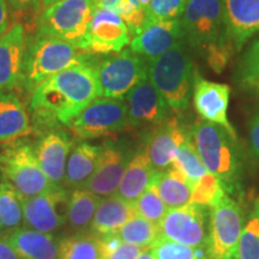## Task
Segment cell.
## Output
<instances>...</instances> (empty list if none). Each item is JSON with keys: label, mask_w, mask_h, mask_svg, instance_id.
I'll return each instance as SVG.
<instances>
[{"label": "cell", "mask_w": 259, "mask_h": 259, "mask_svg": "<svg viewBox=\"0 0 259 259\" xmlns=\"http://www.w3.org/2000/svg\"><path fill=\"white\" fill-rule=\"evenodd\" d=\"M97 97L100 89L95 63L61 71L32 90V132L46 135L67 125Z\"/></svg>", "instance_id": "cell-1"}, {"label": "cell", "mask_w": 259, "mask_h": 259, "mask_svg": "<svg viewBox=\"0 0 259 259\" xmlns=\"http://www.w3.org/2000/svg\"><path fill=\"white\" fill-rule=\"evenodd\" d=\"M179 19L191 50L205 53L213 71H223L234 52L226 37L225 0H186Z\"/></svg>", "instance_id": "cell-2"}, {"label": "cell", "mask_w": 259, "mask_h": 259, "mask_svg": "<svg viewBox=\"0 0 259 259\" xmlns=\"http://www.w3.org/2000/svg\"><path fill=\"white\" fill-rule=\"evenodd\" d=\"M190 136L204 166L219 178L226 193L240 196L242 157L236 138L222 126L203 119L194 122Z\"/></svg>", "instance_id": "cell-3"}, {"label": "cell", "mask_w": 259, "mask_h": 259, "mask_svg": "<svg viewBox=\"0 0 259 259\" xmlns=\"http://www.w3.org/2000/svg\"><path fill=\"white\" fill-rule=\"evenodd\" d=\"M197 73L185 38L161 54L148 60V78L176 113L186 111Z\"/></svg>", "instance_id": "cell-4"}, {"label": "cell", "mask_w": 259, "mask_h": 259, "mask_svg": "<svg viewBox=\"0 0 259 259\" xmlns=\"http://www.w3.org/2000/svg\"><path fill=\"white\" fill-rule=\"evenodd\" d=\"M70 42L37 36L25 48L21 80L24 88L32 92L38 84L74 65L93 63L95 54L78 52Z\"/></svg>", "instance_id": "cell-5"}, {"label": "cell", "mask_w": 259, "mask_h": 259, "mask_svg": "<svg viewBox=\"0 0 259 259\" xmlns=\"http://www.w3.org/2000/svg\"><path fill=\"white\" fill-rule=\"evenodd\" d=\"M0 176L11 183L23 198L57 187L42 170L35 148L22 139L9 142L0 150Z\"/></svg>", "instance_id": "cell-6"}, {"label": "cell", "mask_w": 259, "mask_h": 259, "mask_svg": "<svg viewBox=\"0 0 259 259\" xmlns=\"http://www.w3.org/2000/svg\"><path fill=\"white\" fill-rule=\"evenodd\" d=\"M96 0H59L46 6L36 22L37 36L70 42L78 48L89 30Z\"/></svg>", "instance_id": "cell-7"}, {"label": "cell", "mask_w": 259, "mask_h": 259, "mask_svg": "<svg viewBox=\"0 0 259 259\" xmlns=\"http://www.w3.org/2000/svg\"><path fill=\"white\" fill-rule=\"evenodd\" d=\"M66 126L80 139L107 137L132 130L127 103L111 97H97Z\"/></svg>", "instance_id": "cell-8"}, {"label": "cell", "mask_w": 259, "mask_h": 259, "mask_svg": "<svg viewBox=\"0 0 259 259\" xmlns=\"http://www.w3.org/2000/svg\"><path fill=\"white\" fill-rule=\"evenodd\" d=\"M95 69L100 97L124 100L136 84L148 77V59L127 48L100 59Z\"/></svg>", "instance_id": "cell-9"}, {"label": "cell", "mask_w": 259, "mask_h": 259, "mask_svg": "<svg viewBox=\"0 0 259 259\" xmlns=\"http://www.w3.org/2000/svg\"><path fill=\"white\" fill-rule=\"evenodd\" d=\"M241 232L240 206L226 194L210 215V234L205 242L209 259H235Z\"/></svg>", "instance_id": "cell-10"}, {"label": "cell", "mask_w": 259, "mask_h": 259, "mask_svg": "<svg viewBox=\"0 0 259 259\" xmlns=\"http://www.w3.org/2000/svg\"><path fill=\"white\" fill-rule=\"evenodd\" d=\"M130 42L131 35L124 19L111 10L97 8L78 50L95 56H108L121 52Z\"/></svg>", "instance_id": "cell-11"}, {"label": "cell", "mask_w": 259, "mask_h": 259, "mask_svg": "<svg viewBox=\"0 0 259 259\" xmlns=\"http://www.w3.org/2000/svg\"><path fill=\"white\" fill-rule=\"evenodd\" d=\"M70 193L64 186H57L46 193L23 198V223L25 228L52 233L67 221Z\"/></svg>", "instance_id": "cell-12"}, {"label": "cell", "mask_w": 259, "mask_h": 259, "mask_svg": "<svg viewBox=\"0 0 259 259\" xmlns=\"http://www.w3.org/2000/svg\"><path fill=\"white\" fill-rule=\"evenodd\" d=\"M161 238L189 247H199L208 240L205 233V212L194 203L176 209H168L158 223Z\"/></svg>", "instance_id": "cell-13"}, {"label": "cell", "mask_w": 259, "mask_h": 259, "mask_svg": "<svg viewBox=\"0 0 259 259\" xmlns=\"http://www.w3.org/2000/svg\"><path fill=\"white\" fill-rule=\"evenodd\" d=\"M134 155L130 154L125 145L107 142L102 145V151L95 171L82 189L97 196L109 197L118 191L121 178Z\"/></svg>", "instance_id": "cell-14"}, {"label": "cell", "mask_w": 259, "mask_h": 259, "mask_svg": "<svg viewBox=\"0 0 259 259\" xmlns=\"http://www.w3.org/2000/svg\"><path fill=\"white\" fill-rule=\"evenodd\" d=\"M125 97L132 128L155 127L169 118L171 109L148 77L136 84Z\"/></svg>", "instance_id": "cell-15"}, {"label": "cell", "mask_w": 259, "mask_h": 259, "mask_svg": "<svg viewBox=\"0 0 259 259\" xmlns=\"http://www.w3.org/2000/svg\"><path fill=\"white\" fill-rule=\"evenodd\" d=\"M177 116H169L162 124L155 126L153 132L147 138L143 150L151 167L156 171H162L176 160L179 149L189 137Z\"/></svg>", "instance_id": "cell-16"}, {"label": "cell", "mask_w": 259, "mask_h": 259, "mask_svg": "<svg viewBox=\"0 0 259 259\" xmlns=\"http://www.w3.org/2000/svg\"><path fill=\"white\" fill-rule=\"evenodd\" d=\"M231 88L227 84L210 82L197 74L193 84L194 108L203 120L225 127L236 138L235 130L228 120Z\"/></svg>", "instance_id": "cell-17"}, {"label": "cell", "mask_w": 259, "mask_h": 259, "mask_svg": "<svg viewBox=\"0 0 259 259\" xmlns=\"http://www.w3.org/2000/svg\"><path fill=\"white\" fill-rule=\"evenodd\" d=\"M181 40H184V32L179 18L148 22L143 29L132 37L130 47L135 53L151 60L166 53Z\"/></svg>", "instance_id": "cell-18"}, {"label": "cell", "mask_w": 259, "mask_h": 259, "mask_svg": "<svg viewBox=\"0 0 259 259\" xmlns=\"http://www.w3.org/2000/svg\"><path fill=\"white\" fill-rule=\"evenodd\" d=\"M226 37L240 51L259 32V0H225Z\"/></svg>", "instance_id": "cell-19"}, {"label": "cell", "mask_w": 259, "mask_h": 259, "mask_svg": "<svg viewBox=\"0 0 259 259\" xmlns=\"http://www.w3.org/2000/svg\"><path fill=\"white\" fill-rule=\"evenodd\" d=\"M72 147L71 135L58 128L42 136L35 148L42 170L54 185L64 186L65 168Z\"/></svg>", "instance_id": "cell-20"}, {"label": "cell", "mask_w": 259, "mask_h": 259, "mask_svg": "<svg viewBox=\"0 0 259 259\" xmlns=\"http://www.w3.org/2000/svg\"><path fill=\"white\" fill-rule=\"evenodd\" d=\"M25 48V31L21 23H15L0 36V92H10L19 84Z\"/></svg>", "instance_id": "cell-21"}, {"label": "cell", "mask_w": 259, "mask_h": 259, "mask_svg": "<svg viewBox=\"0 0 259 259\" xmlns=\"http://www.w3.org/2000/svg\"><path fill=\"white\" fill-rule=\"evenodd\" d=\"M136 213L135 205L118 194L100 200L90 225V233L96 236L115 234Z\"/></svg>", "instance_id": "cell-22"}, {"label": "cell", "mask_w": 259, "mask_h": 259, "mask_svg": "<svg viewBox=\"0 0 259 259\" xmlns=\"http://www.w3.org/2000/svg\"><path fill=\"white\" fill-rule=\"evenodd\" d=\"M31 134L32 126L21 99L11 92H0V143L17 141Z\"/></svg>", "instance_id": "cell-23"}, {"label": "cell", "mask_w": 259, "mask_h": 259, "mask_svg": "<svg viewBox=\"0 0 259 259\" xmlns=\"http://www.w3.org/2000/svg\"><path fill=\"white\" fill-rule=\"evenodd\" d=\"M102 145L79 142L71 149L65 168L64 187L82 189L90 179L99 162Z\"/></svg>", "instance_id": "cell-24"}, {"label": "cell", "mask_w": 259, "mask_h": 259, "mask_svg": "<svg viewBox=\"0 0 259 259\" xmlns=\"http://www.w3.org/2000/svg\"><path fill=\"white\" fill-rule=\"evenodd\" d=\"M4 238L23 259H58L59 245L50 233L17 228Z\"/></svg>", "instance_id": "cell-25"}, {"label": "cell", "mask_w": 259, "mask_h": 259, "mask_svg": "<svg viewBox=\"0 0 259 259\" xmlns=\"http://www.w3.org/2000/svg\"><path fill=\"white\" fill-rule=\"evenodd\" d=\"M155 174L156 170L151 167L143 147H141L130 160L116 194L134 204L138 197L151 185Z\"/></svg>", "instance_id": "cell-26"}, {"label": "cell", "mask_w": 259, "mask_h": 259, "mask_svg": "<svg viewBox=\"0 0 259 259\" xmlns=\"http://www.w3.org/2000/svg\"><path fill=\"white\" fill-rule=\"evenodd\" d=\"M153 184L168 209L180 208L191 203L192 186L185 176L171 164L167 169L156 171Z\"/></svg>", "instance_id": "cell-27"}, {"label": "cell", "mask_w": 259, "mask_h": 259, "mask_svg": "<svg viewBox=\"0 0 259 259\" xmlns=\"http://www.w3.org/2000/svg\"><path fill=\"white\" fill-rule=\"evenodd\" d=\"M23 197L16 187L0 178V231L8 235L23 223Z\"/></svg>", "instance_id": "cell-28"}, {"label": "cell", "mask_w": 259, "mask_h": 259, "mask_svg": "<svg viewBox=\"0 0 259 259\" xmlns=\"http://www.w3.org/2000/svg\"><path fill=\"white\" fill-rule=\"evenodd\" d=\"M100 200V196L88 190L73 189L70 193L67 210V223L71 228L82 231L92 225Z\"/></svg>", "instance_id": "cell-29"}, {"label": "cell", "mask_w": 259, "mask_h": 259, "mask_svg": "<svg viewBox=\"0 0 259 259\" xmlns=\"http://www.w3.org/2000/svg\"><path fill=\"white\" fill-rule=\"evenodd\" d=\"M58 259H100L99 239L93 233H77L59 244Z\"/></svg>", "instance_id": "cell-30"}, {"label": "cell", "mask_w": 259, "mask_h": 259, "mask_svg": "<svg viewBox=\"0 0 259 259\" xmlns=\"http://www.w3.org/2000/svg\"><path fill=\"white\" fill-rule=\"evenodd\" d=\"M116 234L124 242L149 248L160 238V229L156 223L148 221L139 215H135Z\"/></svg>", "instance_id": "cell-31"}, {"label": "cell", "mask_w": 259, "mask_h": 259, "mask_svg": "<svg viewBox=\"0 0 259 259\" xmlns=\"http://www.w3.org/2000/svg\"><path fill=\"white\" fill-rule=\"evenodd\" d=\"M171 166L176 167L185 176L191 186L196 185L206 173H209L206 167L204 166L202 158L197 153L190 135L180 147L179 153H178Z\"/></svg>", "instance_id": "cell-32"}, {"label": "cell", "mask_w": 259, "mask_h": 259, "mask_svg": "<svg viewBox=\"0 0 259 259\" xmlns=\"http://www.w3.org/2000/svg\"><path fill=\"white\" fill-rule=\"evenodd\" d=\"M235 77L241 88L259 92V37L242 54Z\"/></svg>", "instance_id": "cell-33"}, {"label": "cell", "mask_w": 259, "mask_h": 259, "mask_svg": "<svg viewBox=\"0 0 259 259\" xmlns=\"http://www.w3.org/2000/svg\"><path fill=\"white\" fill-rule=\"evenodd\" d=\"M226 194L219 178L211 173H206L196 185L192 186L191 203L205 208H213Z\"/></svg>", "instance_id": "cell-34"}, {"label": "cell", "mask_w": 259, "mask_h": 259, "mask_svg": "<svg viewBox=\"0 0 259 259\" xmlns=\"http://www.w3.org/2000/svg\"><path fill=\"white\" fill-rule=\"evenodd\" d=\"M136 213L148 221L158 225L168 211V208L157 192L156 186L151 185L144 191L134 203Z\"/></svg>", "instance_id": "cell-35"}, {"label": "cell", "mask_w": 259, "mask_h": 259, "mask_svg": "<svg viewBox=\"0 0 259 259\" xmlns=\"http://www.w3.org/2000/svg\"><path fill=\"white\" fill-rule=\"evenodd\" d=\"M235 259H259V216L258 213L242 228Z\"/></svg>", "instance_id": "cell-36"}, {"label": "cell", "mask_w": 259, "mask_h": 259, "mask_svg": "<svg viewBox=\"0 0 259 259\" xmlns=\"http://www.w3.org/2000/svg\"><path fill=\"white\" fill-rule=\"evenodd\" d=\"M149 250L156 259H198L196 248L180 245L161 236L149 247Z\"/></svg>", "instance_id": "cell-37"}, {"label": "cell", "mask_w": 259, "mask_h": 259, "mask_svg": "<svg viewBox=\"0 0 259 259\" xmlns=\"http://www.w3.org/2000/svg\"><path fill=\"white\" fill-rule=\"evenodd\" d=\"M185 4L186 0H151L145 9L147 23L180 18Z\"/></svg>", "instance_id": "cell-38"}, {"label": "cell", "mask_w": 259, "mask_h": 259, "mask_svg": "<svg viewBox=\"0 0 259 259\" xmlns=\"http://www.w3.org/2000/svg\"><path fill=\"white\" fill-rule=\"evenodd\" d=\"M41 3L42 0H9L10 6H11L16 14H18L21 17L30 18L36 17V16L38 18Z\"/></svg>", "instance_id": "cell-39"}, {"label": "cell", "mask_w": 259, "mask_h": 259, "mask_svg": "<svg viewBox=\"0 0 259 259\" xmlns=\"http://www.w3.org/2000/svg\"><path fill=\"white\" fill-rule=\"evenodd\" d=\"M145 250L141 246L128 244V242L122 241L120 246L116 250L103 259H137L139 254Z\"/></svg>", "instance_id": "cell-40"}, {"label": "cell", "mask_w": 259, "mask_h": 259, "mask_svg": "<svg viewBox=\"0 0 259 259\" xmlns=\"http://www.w3.org/2000/svg\"><path fill=\"white\" fill-rule=\"evenodd\" d=\"M248 142L252 153L259 160V112L248 121Z\"/></svg>", "instance_id": "cell-41"}, {"label": "cell", "mask_w": 259, "mask_h": 259, "mask_svg": "<svg viewBox=\"0 0 259 259\" xmlns=\"http://www.w3.org/2000/svg\"><path fill=\"white\" fill-rule=\"evenodd\" d=\"M0 259H23L5 238H0Z\"/></svg>", "instance_id": "cell-42"}, {"label": "cell", "mask_w": 259, "mask_h": 259, "mask_svg": "<svg viewBox=\"0 0 259 259\" xmlns=\"http://www.w3.org/2000/svg\"><path fill=\"white\" fill-rule=\"evenodd\" d=\"M10 29V16L6 0H0V36Z\"/></svg>", "instance_id": "cell-43"}, {"label": "cell", "mask_w": 259, "mask_h": 259, "mask_svg": "<svg viewBox=\"0 0 259 259\" xmlns=\"http://www.w3.org/2000/svg\"><path fill=\"white\" fill-rule=\"evenodd\" d=\"M137 259H156V258L154 257V254L151 253L149 248H145V250H144L143 252H142L141 254L138 255Z\"/></svg>", "instance_id": "cell-44"}, {"label": "cell", "mask_w": 259, "mask_h": 259, "mask_svg": "<svg viewBox=\"0 0 259 259\" xmlns=\"http://www.w3.org/2000/svg\"><path fill=\"white\" fill-rule=\"evenodd\" d=\"M56 2H59V0H42V4H44L45 6H48L51 4H53V3Z\"/></svg>", "instance_id": "cell-45"}, {"label": "cell", "mask_w": 259, "mask_h": 259, "mask_svg": "<svg viewBox=\"0 0 259 259\" xmlns=\"http://www.w3.org/2000/svg\"><path fill=\"white\" fill-rule=\"evenodd\" d=\"M139 2H141V4H142V6H143L144 9H147L148 5L150 4L151 0H139Z\"/></svg>", "instance_id": "cell-46"}, {"label": "cell", "mask_w": 259, "mask_h": 259, "mask_svg": "<svg viewBox=\"0 0 259 259\" xmlns=\"http://www.w3.org/2000/svg\"><path fill=\"white\" fill-rule=\"evenodd\" d=\"M255 211H257L258 216H259V199H258V202H257V208H255Z\"/></svg>", "instance_id": "cell-47"}]
</instances>
